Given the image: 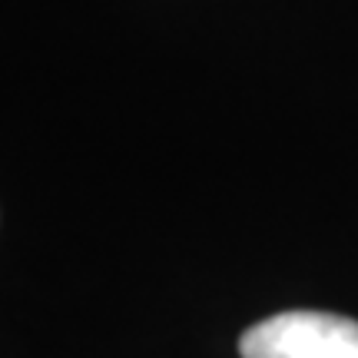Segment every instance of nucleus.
Returning <instances> with one entry per match:
<instances>
[{
	"label": "nucleus",
	"mask_w": 358,
	"mask_h": 358,
	"mask_svg": "<svg viewBox=\"0 0 358 358\" xmlns=\"http://www.w3.org/2000/svg\"><path fill=\"white\" fill-rule=\"evenodd\" d=\"M243 358H358V322L332 312H279L239 338Z\"/></svg>",
	"instance_id": "obj_1"
}]
</instances>
